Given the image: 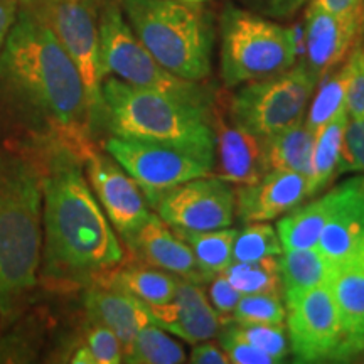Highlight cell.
I'll return each instance as SVG.
<instances>
[{"instance_id": "obj_1", "label": "cell", "mask_w": 364, "mask_h": 364, "mask_svg": "<svg viewBox=\"0 0 364 364\" xmlns=\"http://www.w3.org/2000/svg\"><path fill=\"white\" fill-rule=\"evenodd\" d=\"M0 118L81 156L88 150L93 124L78 68L51 29L21 6L0 49Z\"/></svg>"}, {"instance_id": "obj_2", "label": "cell", "mask_w": 364, "mask_h": 364, "mask_svg": "<svg viewBox=\"0 0 364 364\" xmlns=\"http://www.w3.org/2000/svg\"><path fill=\"white\" fill-rule=\"evenodd\" d=\"M122 262L124 250L86 179L81 154L56 142L43 169L41 277L85 284Z\"/></svg>"}, {"instance_id": "obj_3", "label": "cell", "mask_w": 364, "mask_h": 364, "mask_svg": "<svg viewBox=\"0 0 364 364\" xmlns=\"http://www.w3.org/2000/svg\"><path fill=\"white\" fill-rule=\"evenodd\" d=\"M103 122L112 135L164 145L215 169L213 103H196L107 76Z\"/></svg>"}, {"instance_id": "obj_4", "label": "cell", "mask_w": 364, "mask_h": 364, "mask_svg": "<svg viewBox=\"0 0 364 364\" xmlns=\"http://www.w3.org/2000/svg\"><path fill=\"white\" fill-rule=\"evenodd\" d=\"M43 258V171L0 150V316L33 292Z\"/></svg>"}, {"instance_id": "obj_5", "label": "cell", "mask_w": 364, "mask_h": 364, "mask_svg": "<svg viewBox=\"0 0 364 364\" xmlns=\"http://www.w3.org/2000/svg\"><path fill=\"white\" fill-rule=\"evenodd\" d=\"M124 16L156 61L177 78L201 83L211 73L213 31L199 2L124 0Z\"/></svg>"}, {"instance_id": "obj_6", "label": "cell", "mask_w": 364, "mask_h": 364, "mask_svg": "<svg viewBox=\"0 0 364 364\" xmlns=\"http://www.w3.org/2000/svg\"><path fill=\"white\" fill-rule=\"evenodd\" d=\"M220 31L221 76L228 88L280 75L299 61L297 29L248 9L226 6Z\"/></svg>"}, {"instance_id": "obj_7", "label": "cell", "mask_w": 364, "mask_h": 364, "mask_svg": "<svg viewBox=\"0 0 364 364\" xmlns=\"http://www.w3.org/2000/svg\"><path fill=\"white\" fill-rule=\"evenodd\" d=\"M98 31L100 61L105 76H115L136 88L156 90L189 102L204 105L215 102L198 81L177 78L159 65L115 4H107L103 7L98 17Z\"/></svg>"}, {"instance_id": "obj_8", "label": "cell", "mask_w": 364, "mask_h": 364, "mask_svg": "<svg viewBox=\"0 0 364 364\" xmlns=\"http://www.w3.org/2000/svg\"><path fill=\"white\" fill-rule=\"evenodd\" d=\"M318 80L302 61L280 75L243 85L225 102L236 124L258 136H268L306 120Z\"/></svg>"}, {"instance_id": "obj_9", "label": "cell", "mask_w": 364, "mask_h": 364, "mask_svg": "<svg viewBox=\"0 0 364 364\" xmlns=\"http://www.w3.org/2000/svg\"><path fill=\"white\" fill-rule=\"evenodd\" d=\"M19 6L56 36L83 80L91 124H102V86L107 76L100 61L98 14L93 0H19Z\"/></svg>"}, {"instance_id": "obj_10", "label": "cell", "mask_w": 364, "mask_h": 364, "mask_svg": "<svg viewBox=\"0 0 364 364\" xmlns=\"http://www.w3.org/2000/svg\"><path fill=\"white\" fill-rule=\"evenodd\" d=\"M105 152L115 159L134 179L154 208L164 193L196 177L213 174L203 162L164 145L140 142L112 135L105 142Z\"/></svg>"}, {"instance_id": "obj_11", "label": "cell", "mask_w": 364, "mask_h": 364, "mask_svg": "<svg viewBox=\"0 0 364 364\" xmlns=\"http://www.w3.org/2000/svg\"><path fill=\"white\" fill-rule=\"evenodd\" d=\"M287 306V334L297 363H338L343 329L329 284L314 287Z\"/></svg>"}, {"instance_id": "obj_12", "label": "cell", "mask_w": 364, "mask_h": 364, "mask_svg": "<svg viewBox=\"0 0 364 364\" xmlns=\"http://www.w3.org/2000/svg\"><path fill=\"white\" fill-rule=\"evenodd\" d=\"M154 209L174 230H220L233 223L235 191L220 176L196 177L164 193Z\"/></svg>"}, {"instance_id": "obj_13", "label": "cell", "mask_w": 364, "mask_h": 364, "mask_svg": "<svg viewBox=\"0 0 364 364\" xmlns=\"http://www.w3.org/2000/svg\"><path fill=\"white\" fill-rule=\"evenodd\" d=\"M85 172L113 230L125 245L139 233L152 213L142 189L108 154L88 149L83 154Z\"/></svg>"}, {"instance_id": "obj_14", "label": "cell", "mask_w": 364, "mask_h": 364, "mask_svg": "<svg viewBox=\"0 0 364 364\" xmlns=\"http://www.w3.org/2000/svg\"><path fill=\"white\" fill-rule=\"evenodd\" d=\"M329 216L317 250L332 267H364V174L327 191Z\"/></svg>"}, {"instance_id": "obj_15", "label": "cell", "mask_w": 364, "mask_h": 364, "mask_svg": "<svg viewBox=\"0 0 364 364\" xmlns=\"http://www.w3.org/2000/svg\"><path fill=\"white\" fill-rule=\"evenodd\" d=\"M300 34V61L321 81L339 68L361 34L364 16H338L307 2Z\"/></svg>"}, {"instance_id": "obj_16", "label": "cell", "mask_w": 364, "mask_h": 364, "mask_svg": "<svg viewBox=\"0 0 364 364\" xmlns=\"http://www.w3.org/2000/svg\"><path fill=\"white\" fill-rule=\"evenodd\" d=\"M215 167L230 184H253L268 172L262 136L252 134L228 115L225 103L213 102Z\"/></svg>"}, {"instance_id": "obj_17", "label": "cell", "mask_w": 364, "mask_h": 364, "mask_svg": "<svg viewBox=\"0 0 364 364\" xmlns=\"http://www.w3.org/2000/svg\"><path fill=\"white\" fill-rule=\"evenodd\" d=\"M152 324L179 336L189 344L211 341L221 331L220 314L211 306L201 284L179 279L176 297L167 304L147 306Z\"/></svg>"}, {"instance_id": "obj_18", "label": "cell", "mask_w": 364, "mask_h": 364, "mask_svg": "<svg viewBox=\"0 0 364 364\" xmlns=\"http://www.w3.org/2000/svg\"><path fill=\"white\" fill-rule=\"evenodd\" d=\"M307 199V176L289 171H268L260 181L240 186L235 213L241 223H265L287 215Z\"/></svg>"}, {"instance_id": "obj_19", "label": "cell", "mask_w": 364, "mask_h": 364, "mask_svg": "<svg viewBox=\"0 0 364 364\" xmlns=\"http://www.w3.org/2000/svg\"><path fill=\"white\" fill-rule=\"evenodd\" d=\"M140 260L181 279L203 284L209 279L199 270L193 250L172 228L157 215H150L139 233L127 243Z\"/></svg>"}, {"instance_id": "obj_20", "label": "cell", "mask_w": 364, "mask_h": 364, "mask_svg": "<svg viewBox=\"0 0 364 364\" xmlns=\"http://www.w3.org/2000/svg\"><path fill=\"white\" fill-rule=\"evenodd\" d=\"M329 289L343 329L338 363L353 361L364 354V267H332Z\"/></svg>"}, {"instance_id": "obj_21", "label": "cell", "mask_w": 364, "mask_h": 364, "mask_svg": "<svg viewBox=\"0 0 364 364\" xmlns=\"http://www.w3.org/2000/svg\"><path fill=\"white\" fill-rule=\"evenodd\" d=\"M85 307L91 322L115 332L124 351L135 339L136 332L152 324L144 302L110 285L91 289L85 297Z\"/></svg>"}, {"instance_id": "obj_22", "label": "cell", "mask_w": 364, "mask_h": 364, "mask_svg": "<svg viewBox=\"0 0 364 364\" xmlns=\"http://www.w3.org/2000/svg\"><path fill=\"white\" fill-rule=\"evenodd\" d=\"M348 120V110H343L316 132L311 169L307 174V199L316 198L326 191L339 174L341 149Z\"/></svg>"}, {"instance_id": "obj_23", "label": "cell", "mask_w": 364, "mask_h": 364, "mask_svg": "<svg viewBox=\"0 0 364 364\" xmlns=\"http://www.w3.org/2000/svg\"><path fill=\"white\" fill-rule=\"evenodd\" d=\"M279 265L285 304L314 287L329 284L332 273V265L317 248L284 250L279 255Z\"/></svg>"}, {"instance_id": "obj_24", "label": "cell", "mask_w": 364, "mask_h": 364, "mask_svg": "<svg viewBox=\"0 0 364 364\" xmlns=\"http://www.w3.org/2000/svg\"><path fill=\"white\" fill-rule=\"evenodd\" d=\"M314 136L316 134L304 120L290 129L262 136L268 171H289L307 176L311 169Z\"/></svg>"}, {"instance_id": "obj_25", "label": "cell", "mask_w": 364, "mask_h": 364, "mask_svg": "<svg viewBox=\"0 0 364 364\" xmlns=\"http://www.w3.org/2000/svg\"><path fill=\"white\" fill-rule=\"evenodd\" d=\"M179 280L172 273L157 267H125L112 273L110 287L130 294L147 306L167 304L176 297Z\"/></svg>"}, {"instance_id": "obj_26", "label": "cell", "mask_w": 364, "mask_h": 364, "mask_svg": "<svg viewBox=\"0 0 364 364\" xmlns=\"http://www.w3.org/2000/svg\"><path fill=\"white\" fill-rule=\"evenodd\" d=\"M327 216H329V206L326 196L312 198V201L306 206H297L287 213L277 225L282 250L317 248Z\"/></svg>"}, {"instance_id": "obj_27", "label": "cell", "mask_w": 364, "mask_h": 364, "mask_svg": "<svg viewBox=\"0 0 364 364\" xmlns=\"http://www.w3.org/2000/svg\"><path fill=\"white\" fill-rule=\"evenodd\" d=\"M174 231L193 250L199 270L209 280L215 275H220V273L225 272L233 263V245L236 235H238V230H233V228L228 226L209 231Z\"/></svg>"}, {"instance_id": "obj_28", "label": "cell", "mask_w": 364, "mask_h": 364, "mask_svg": "<svg viewBox=\"0 0 364 364\" xmlns=\"http://www.w3.org/2000/svg\"><path fill=\"white\" fill-rule=\"evenodd\" d=\"M348 65L346 61L334 71L327 73L314 90V100L306 113V125L314 134L322 125L346 110V90H348Z\"/></svg>"}, {"instance_id": "obj_29", "label": "cell", "mask_w": 364, "mask_h": 364, "mask_svg": "<svg viewBox=\"0 0 364 364\" xmlns=\"http://www.w3.org/2000/svg\"><path fill=\"white\" fill-rule=\"evenodd\" d=\"M124 361L130 364H179L186 361L182 346L156 324H147L136 332L135 339L124 351Z\"/></svg>"}, {"instance_id": "obj_30", "label": "cell", "mask_w": 364, "mask_h": 364, "mask_svg": "<svg viewBox=\"0 0 364 364\" xmlns=\"http://www.w3.org/2000/svg\"><path fill=\"white\" fill-rule=\"evenodd\" d=\"M223 273L243 295H282L279 257H268L257 262H233Z\"/></svg>"}, {"instance_id": "obj_31", "label": "cell", "mask_w": 364, "mask_h": 364, "mask_svg": "<svg viewBox=\"0 0 364 364\" xmlns=\"http://www.w3.org/2000/svg\"><path fill=\"white\" fill-rule=\"evenodd\" d=\"M221 332L252 344L253 348L268 354L275 363L284 361L290 351L285 324H240V322H233Z\"/></svg>"}, {"instance_id": "obj_32", "label": "cell", "mask_w": 364, "mask_h": 364, "mask_svg": "<svg viewBox=\"0 0 364 364\" xmlns=\"http://www.w3.org/2000/svg\"><path fill=\"white\" fill-rule=\"evenodd\" d=\"M284 252L279 233L268 223H248L238 231L233 245V262H257L268 257H279Z\"/></svg>"}, {"instance_id": "obj_33", "label": "cell", "mask_w": 364, "mask_h": 364, "mask_svg": "<svg viewBox=\"0 0 364 364\" xmlns=\"http://www.w3.org/2000/svg\"><path fill=\"white\" fill-rule=\"evenodd\" d=\"M124 361V346L115 332L93 322L81 344L71 356L75 364H118Z\"/></svg>"}, {"instance_id": "obj_34", "label": "cell", "mask_w": 364, "mask_h": 364, "mask_svg": "<svg viewBox=\"0 0 364 364\" xmlns=\"http://www.w3.org/2000/svg\"><path fill=\"white\" fill-rule=\"evenodd\" d=\"M231 316L240 324H285L287 307L282 295L245 294Z\"/></svg>"}, {"instance_id": "obj_35", "label": "cell", "mask_w": 364, "mask_h": 364, "mask_svg": "<svg viewBox=\"0 0 364 364\" xmlns=\"http://www.w3.org/2000/svg\"><path fill=\"white\" fill-rule=\"evenodd\" d=\"M348 65V90H346V110L351 118H364V38L354 43L346 58Z\"/></svg>"}, {"instance_id": "obj_36", "label": "cell", "mask_w": 364, "mask_h": 364, "mask_svg": "<svg viewBox=\"0 0 364 364\" xmlns=\"http://www.w3.org/2000/svg\"><path fill=\"white\" fill-rule=\"evenodd\" d=\"M344 172L364 174V118L349 117L348 125H346L339 174H344Z\"/></svg>"}, {"instance_id": "obj_37", "label": "cell", "mask_w": 364, "mask_h": 364, "mask_svg": "<svg viewBox=\"0 0 364 364\" xmlns=\"http://www.w3.org/2000/svg\"><path fill=\"white\" fill-rule=\"evenodd\" d=\"M220 336V344L221 349L226 353L228 361L233 364H272L275 363L273 359L265 354L260 349L253 348L252 344L243 343L231 336L225 334V332H218Z\"/></svg>"}, {"instance_id": "obj_38", "label": "cell", "mask_w": 364, "mask_h": 364, "mask_svg": "<svg viewBox=\"0 0 364 364\" xmlns=\"http://www.w3.org/2000/svg\"><path fill=\"white\" fill-rule=\"evenodd\" d=\"M241 294L236 287L226 279L225 273L215 275L209 285V302L220 316H230L238 306Z\"/></svg>"}, {"instance_id": "obj_39", "label": "cell", "mask_w": 364, "mask_h": 364, "mask_svg": "<svg viewBox=\"0 0 364 364\" xmlns=\"http://www.w3.org/2000/svg\"><path fill=\"white\" fill-rule=\"evenodd\" d=\"M248 11L265 16L268 19H290L309 0H240Z\"/></svg>"}, {"instance_id": "obj_40", "label": "cell", "mask_w": 364, "mask_h": 364, "mask_svg": "<svg viewBox=\"0 0 364 364\" xmlns=\"http://www.w3.org/2000/svg\"><path fill=\"white\" fill-rule=\"evenodd\" d=\"M189 363L193 364H228V356L223 349L218 348L209 341L198 343L193 348L189 356Z\"/></svg>"}, {"instance_id": "obj_41", "label": "cell", "mask_w": 364, "mask_h": 364, "mask_svg": "<svg viewBox=\"0 0 364 364\" xmlns=\"http://www.w3.org/2000/svg\"><path fill=\"white\" fill-rule=\"evenodd\" d=\"M309 2L338 16H364V0H309Z\"/></svg>"}, {"instance_id": "obj_42", "label": "cell", "mask_w": 364, "mask_h": 364, "mask_svg": "<svg viewBox=\"0 0 364 364\" xmlns=\"http://www.w3.org/2000/svg\"><path fill=\"white\" fill-rule=\"evenodd\" d=\"M19 12V0H0V49Z\"/></svg>"}, {"instance_id": "obj_43", "label": "cell", "mask_w": 364, "mask_h": 364, "mask_svg": "<svg viewBox=\"0 0 364 364\" xmlns=\"http://www.w3.org/2000/svg\"><path fill=\"white\" fill-rule=\"evenodd\" d=\"M188 2H199V4H201V2H206V0H188Z\"/></svg>"}, {"instance_id": "obj_44", "label": "cell", "mask_w": 364, "mask_h": 364, "mask_svg": "<svg viewBox=\"0 0 364 364\" xmlns=\"http://www.w3.org/2000/svg\"><path fill=\"white\" fill-rule=\"evenodd\" d=\"M361 363H364V359H361Z\"/></svg>"}]
</instances>
